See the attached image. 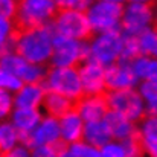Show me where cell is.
Returning <instances> with one entry per match:
<instances>
[{"label": "cell", "mask_w": 157, "mask_h": 157, "mask_svg": "<svg viewBox=\"0 0 157 157\" xmlns=\"http://www.w3.org/2000/svg\"><path fill=\"white\" fill-rule=\"evenodd\" d=\"M41 107L46 111V117H52L55 121H61L63 117L72 114V113H81L82 98L81 99H70L66 98L53 90H46Z\"/></svg>", "instance_id": "obj_9"}, {"label": "cell", "mask_w": 157, "mask_h": 157, "mask_svg": "<svg viewBox=\"0 0 157 157\" xmlns=\"http://www.w3.org/2000/svg\"><path fill=\"white\" fill-rule=\"evenodd\" d=\"M107 95L111 111L122 114L137 127L147 119V105L140 92H136L134 89H125L117 92H107Z\"/></svg>", "instance_id": "obj_4"}, {"label": "cell", "mask_w": 157, "mask_h": 157, "mask_svg": "<svg viewBox=\"0 0 157 157\" xmlns=\"http://www.w3.org/2000/svg\"><path fill=\"white\" fill-rule=\"evenodd\" d=\"M105 124L108 125L110 128V133H111V137L117 142H122L125 140L127 137H130L139 127L133 122H130L127 117H124L122 114L116 113V111H110L107 116H105Z\"/></svg>", "instance_id": "obj_14"}, {"label": "cell", "mask_w": 157, "mask_h": 157, "mask_svg": "<svg viewBox=\"0 0 157 157\" xmlns=\"http://www.w3.org/2000/svg\"><path fill=\"white\" fill-rule=\"evenodd\" d=\"M44 93L46 90L41 86L29 84V86H23V89L15 95L14 101L17 108H37L38 105H41Z\"/></svg>", "instance_id": "obj_16"}, {"label": "cell", "mask_w": 157, "mask_h": 157, "mask_svg": "<svg viewBox=\"0 0 157 157\" xmlns=\"http://www.w3.org/2000/svg\"><path fill=\"white\" fill-rule=\"evenodd\" d=\"M43 119L38 108H17L12 116L14 127L18 131H34Z\"/></svg>", "instance_id": "obj_17"}, {"label": "cell", "mask_w": 157, "mask_h": 157, "mask_svg": "<svg viewBox=\"0 0 157 157\" xmlns=\"http://www.w3.org/2000/svg\"><path fill=\"white\" fill-rule=\"evenodd\" d=\"M79 78L82 84V96L92 98L105 92L104 86V67L102 64L90 59L86 66L79 69Z\"/></svg>", "instance_id": "obj_11"}, {"label": "cell", "mask_w": 157, "mask_h": 157, "mask_svg": "<svg viewBox=\"0 0 157 157\" xmlns=\"http://www.w3.org/2000/svg\"><path fill=\"white\" fill-rule=\"evenodd\" d=\"M70 154L73 157H102L101 156V150L87 145L86 142H79V144H73L70 147Z\"/></svg>", "instance_id": "obj_22"}, {"label": "cell", "mask_w": 157, "mask_h": 157, "mask_svg": "<svg viewBox=\"0 0 157 157\" xmlns=\"http://www.w3.org/2000/svg\"><path fill=\"white\" fill-rule=\"evenodd\" d=\"M12 110V96L8 90L0 89V119H5Z\"/></svg>", "instance_id": "obj_24"}, {"label": "cell", "mask_w": 157, "mask_h": 157, "mask_svg": "<svg viewBox=\"0 0 157 157\" xmlns=\"http://www.w3.org/2000/svg\"><path fill=\"white\" fill-rule=\"evenodd\" d=\"M92 59V51L87 44L56 35L53 40V53L49 67H70L79 70Z\"/></svg>", "instance_id": "obj_2"}, {"label": "cell", "mask_w": 157, "mask_h": 157, "mask_svg": "<svg viewBox=\"0 0 157 157\" xmlns=\"http://www.w3.org/2000/svg\"><path fill=\"white\" fill-rule=\"evenodd\" d=\"M17 3H18V2H9V0H3V2H0V20L11 21L12 17L15 15Z\"/></svg>", "instance_id": "obj_25"}, {"label": "cell", "mask_w": 157, "mask_h": 157, "mask_svg": "<svg viewBox=\"0 0 157 157\" xmlns=\"http://www.w3.org/2000/svg\"><path fill=\"white\" fill-rule=\"evenodd\" d=\"M59 157H73V156L70 154V151H67V153H64L63 156H59Z\"/></svg>", "instance_id": "obj_31"}, {"label": "cell", "mask_w": 157, "mask_h": 157, "mask_svg": "<svg viewBox=\"0 0 157 157\" xmlns=\"http://www.w3.org/2000/svg\"><path fill=\"white\" fill-rule=\"evenodd\" d=\"M140 95L147 102V117L157 116V82L144 81L140 84Z\"/></svg>", "instance_id": "obj_19"}, {"label": "cell", "mask_w": 157, "mask_h": 157, "mask_svg": "<svg viewBox=\"0 0 157 157\" xmlns=\"http://www.w3.org/2000/svg\"><path fill=\"white\" fill-rule=\"evenodd\" d=\"M137 76L131 64L113 63L104 69V86L107 92H117L131 89L137 82Z\"/></svg>", "instance_id": "obj_10"}, {"label": "cell", "mask_w": 157, "mask_h": 157, "mask_svg": "<svg viewBox=\"0 0 157 157\" xmlns=\"http://www.w3.org/2000/svg\"><path fill=\"white\" fill-rule=\"evenodd\" d=\"M0 63H2V58H0Z\"/></svg>", "instance_id": "obj_32"}, {"label": "cell", "mask_w": 157, "mask_h": 157, "mask_svg": "<svg viewBox=\"0 0 157 157\" xmlns=\"http://www.w3.org/2000/svg\"><path fill=\"white\" fill-rule=\"evenodd\" d=\"M61 127V137L69 144H79L84 139V121L81 114L72 113L59 121Z\"/></svg>", "instance_id": "obj_13"}, {"label": "cell", "mask_w": 157, "mask_h": 157, "mask_svg": "<svg viewBox=\"0 0 157 157\" xmlns=\"http://www.w3.org/2000/svg\"><path fill=\"white\" fill-rule=\"evenodd\" d=\"M0 157H31L29 154V150L26 147H15L12 148L11 151H6V153H2Z\"/></svg>", "instance_id": "obj_27"}, {"label": "cell", "mask_w": 157, "mask_h": 157, "mask_svg": "<svg viewBox=\"0 0 157 157\" xmlns=\"http://www.w3.org/2000/svg\"><path fill=\"white\" fill-rule=\"evenodd\" d=\"M44 89L53 90L70 99H81L82 84L79 78V70L70 67H49Z\"/></svg>", "instance_id": "obj_6"}, {"label": "cell", "mask_w": 157, "mask_h": 157, "mask_svg": "<svg viewBox=\"0 0 157 157\" xmlns=\"http://www.w3.org/2000/svg\"><path fill=\"white\" fill-rule=\"evenodd\" d=\"M18 142V131L11 122H0V154L15 148Z\"/></svg>", "instance_id": "obj_20"}, {"label": "cell", "mask_w": 157, "mask_h": 157, "mask_svg": "<svg viewBox=\"0 0 157 157\" xmlns=\"http://www.w3.org/2000/svg\"><path fill=\"white\" fill-rule=\"evenodd\" d=\"M125 5L127 3L124 2H111V0L93 3L89 11V20H90L93 31L105 34V32L119 29L117 25L121 26Z\"/></svg>", "instance_id": "obj_7"}, {"label": "cell", "mask_w": 157, "mask_h": 157, "mask_svg": "<svg viewBox=\"0 0 157 157\" xmlns=\"http://www.w3.org/2000/svg\"><path fill=\"white\" fill-rule=\"evenodd\" d=\"M113 137H111L110 128L105 124V121L90 122L84 128V140H86V144L90 145V147H95L98 150H102L105 145H108V142Z\"/></svg>", "instance_id": "obj_15"}, {"label": "cell", "mask_w": 157, "mask_h": 157, "mask_svg": "<svg viewBox=\"0 0 157 157\" xmlns=\"http://www.w3.org/2000/svg\"><path fill=\"white\" fill-rule=\"evenodd\" d=\"M151 28H153V26H151ZM150 58H151V59H156V61H157V29H156V41H154V48H153V51H151Z\"/></svg>", "instance_id": "obj_30"}, {"label": "cell", "mask_w": 157, "mask_h": 157, "mask_svg": "<svg viewBox=\"0 0 157 157\" xmlns=\"http://www.w3.org/2000/svg\"><path fill=\"white\" fill-rule=\"evenodd\" d=\"M134 73L137 78L145 79V81H151V82H157V61L142 56L137 61H134L131 64Z\"/></svg>", "instance_id": "obj_18"}, {"label": "cell", "mask_w": 157, "mask_h": 157, "mask_svg": "<svg viewBox=\"0 0 157 157\" xmlns=\"http://www.w3.org/2000/svg\"><path fill=\"white\" fill-rule=\"evenodd\" d=\"M122 48H124V35L119 32V29L101 34L92 43L90 48L92 59H95L99 64H105L107 67L119 61L122 55Z\"/></svg>", "instance_id": "obj_8"}, {"label": "cell", "mask_w": 157, "mask_h": 157, "mask_svg": "<svg viewBox=\"0 0 157 157\" xmlns=\"http://www.w3.org/2000/svg\"><path fill=\"white\" fill-rule=\"evenodd\" d=\"M111 111L110 104H108V95L107 90L92 96V98H84L82 96V107H81V117L87 124L90 122H101L104 121L105 116Z\"/></svg>", "instance_id": "obj_12"}, {"label": "cell", "mask_w": 157, "mask_h": 157, "mask_svg": "<svg viewBox=\"0 0 157 157\" xmlns=\"http://www.w3.org/2000/svg\"><path fill=\"white\" fill-rule=\"evenodd\" d=\"M23 86H25V84H23L17 76H14V75L5 72L3 69H0V89L20 92V90L23 89Z\"/></svg>", "instance_id": "obj_23"}, {"label": "cell", "mask_w": 157, "mask_h": 157, "mask_svg": "<svg viewBox=\"0 0 157 157\" xmlns=\"http://www.w3.org/2000/svg\"><path fill=\"white\" fill-rule=\"evenodd\" d=\"M9 31H11V25L9 21L6 20H0V48L3 46V43L6 41L8 35H9Z\"/></svg>", "instance_id": "obj_29"}, {"label": "cell", "mask_w": 157, "mask_h": 157, "mask_svg": "<svg viewBox=\"0 0 157 157\" xmlns=\"http://www.w3.org/2000/svg\"><path fill=\"white\" fill-rule=\"evenodd\" d=\"M53 26L59 37L82 43L95 41V31L90 25L89 14L86 12L56 11V18L53 21Z\"/></svg>", "instance_id": "obj_3"}, {"label": "cell", "mask_w": 157, "mask_h": 157, "mask_svg": "<svg viewBox=\"0 0 157 157\" xmlns=\"http://www.w3.org/2000/svg\"><path fill=\"white\" fill-rule=\"evenodd\" d=\"M53 31L55 26L49 25L21 37L15 43L14 55L21 56L29 64L44 66L46 61H51L53 53Z\"/></svg>", "instance_id": "obj_1"}, {"label": "cell", "mask_w": 157, "mask_h": 157, "mask_svg": "<svg viewBox=\"0 0 157 157\" xmlns=\"http://www.w3.org/2000/svg\"><path fill=\"white\" fill-rule=\"evenodd\" d=\"M102 157H127V153L121 144H108L101 150Z\"/></svg>", "instance_id": "obj_26"}, {"label": "cell", "mask_w": 157, "mask_h": 157, "mask_svg": "<svg viewBox=\"0 0 157 157\" xmlns=\"http://www.w3.org/2000/svg\"><path fill=\"white\" fill-rule=\"evenodd\" d=\"M139 130H140L147 144L157 145V116L156 117H147L139 125Z\"/></svg>", "instance_id": "obj_21"}, {"label": "cell", "mask_w": 157, "mask_h": 157, "mask_svg": "<svg viewBox=\"0 0 157 157\" xmlns=\"http://www.w3.org/2000/svg\"><path fill=\"white\" fill-rule=\"evenodd\" d=\"M31 157H58V156H56V153L53 151V148L51 145H43V147L34 150Z\"/></svg>", "instance_id": "obj_28"}, {"label": "cell", "mask_w": 157, "mask_h": 157, "mask_svg": "<svg viewBox=\"0 0 157 157\" xmlns=\"http://www.w3.org/2000/svg\"><path fill=\"white\" fill-rule=\"evenodd\" d=\"M157 2H128L121 20V29L128 35H139L151 28Z\"/></svg>", "instance_id": "obj_5"}]
</instances>
